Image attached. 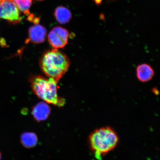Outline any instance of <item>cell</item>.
<instances>
[{
	"label": "cell",
	"instance_id": "cell-1",
	"mask_svg": "<svg viewBox=\"0 0 160 160\" xmlns=\"http://www.w3.org/2000/svg\"><path fill=\"white\" fill-rule=\"evenodd\" d=\"M119 138L112 128H100L92 132L89 136L90 149L98 159L107 155L118 144Z\"/></svg>",
	"mask_w": 160,
	"mask_h": 160
},
{
	"label": "cell",
	"instance_id": "cell-2",
	"mask_svg": "<svg viewBox=\"0 0 160 160\" xmlns=\"http://www.w3.org/2000/svg\"><path fill=\"white\" fill-rule=\"evenodd\" d=\"M70 64L67 56L56 48L46 52L39 62L40 67L43 73L58 82L67 72Z\"/></svg>",
	"mask_w": 160,
	"mask_h": 160
},
{
	"label": "cell",
	"instance_id": "cell-3",
	"mask_svg": "<svg viewBox=\"0 0 160 160\" xmlns=\"http://www.w3.org/2000/svg\"><path fill=\"white\" fill-rule=\"evenodd\" d=\"M31 87L35 94L46 103L58 107L65 105V99L59 97L57 93L58 82L40 75H36L30 80Z\"/></svg>",
	"mask_w": 160,
	"mask_h": 160
},
{
	"label": "cell",
	"instance_id": "cell-4",
	"mask_svg": "<svg viewBox=\"0 0 160 160\" xmlns=\"http://www.w3.org/2000/svg\"><path fill=\"white\" fill-rule=\"evenodd\" d=\"M0 18L7 20L13 24L20 23L22 19L19 10L10 0H0Z\"/></svg>",
	"mask_w": 160,
	"mask_h": 160
},
{
	"label": "cell",
	"instance_id": "cell-5",
	"mask_svg": "<svg viewBox=\"0 0 160 160\" xmlns=\"http://www.w3.org/2000/svg\"><path fill=\"white\" fill-rule=\"evenodd\" d=\"M69 32L60 27H55L49 32L48 41L54 48H63L68 41Z\"/></svg>",
	"mask_w": 160,
	"mask_h": 160
},
{
	"label": "cell",
	"instance_id": "cell-6",
	"mask_svg": "<svg viewBox=\"0 0 160 160\" xmlns=\"http://www.w3.org/2000/svg\"><path fill=\"white\" fill-rule=\"evenodd\" d=\"M29 39L35 44L41 43L44 42L47 35V29L41 25L36 24L30 27L28 31Z\"/></svg>",
	"mask_w": 160,
	"mask_h": 160
},
{
	"label": "cell",
	"instance_id": "cell-7",
	"mask_svg": "<svg viewBox=\"0 0 160 160\" xmlns=\"http://www.w3.org/2000/svg\"><path fill=\"white\" fill-rule=\"evenodd\" d=\"M51 108L44 102H41L36 105L32 109L33 117L38 122L45 121L49 117Z\"/></svg>",
	"mask_w": 160,
	"mask_h": 160
},
{
	"label": "cell",
	"instance_id": "cell-8",
	"mask_svg": "<svg viewBox=\"0 0 160 160\" xmlns=\"http://www.w3.org/2000/svg\"><path fill=\"white\" fill-rule=\"evenodd\" d=\"M154 72L151 66L143 63L138 66L136 74L138 79L142 82H146L151 80L154 75Z\"/></svg>",
	"mask_w": 160,
	"mask_h": 160
},
{
	"label": "cell",
	"instance_id": "cell-9",
	"mask_svg": "<svg viewBox=\"0 0 160 160\" xmlns=\"http://www.w3.org/2000/svg\"><path fill=\"white\" fill-rule=\"evenodd\" d=\"M54 15L57 21L61 24L68 23L72 18L71 11L62 6H59L56 9Z\"/></svg>",
	"mask_w": 160,
	"mask_h": 160
},
{
	"label": "cell",
	"instance_id": "cell-10",
	"mask_svg": "<svg viewBox=\"0 0 160 160\" xmlns=\"http://www.w3.org/2000/svg\"><path fill=\"white\" fill-rule=\"evenodd\" d=\"M21 142L24 147L28 149L32 148L37 144L38 137L34 133L26 132L21 135Z\"/></svg>",
	"mask_w": 160,
	"mask_h": 160
},
{
	"label": "cell",
	"instance_id": "cell-11",
	"mask_svg": "<svg viewBox=\"0 0 160 160\" xmlns=\"http://www.w3.org/2000/svg\"><path fill=\"white\" fill-rule=\"evenodd\" d=\"M93 1H95L96 3H97L98 5H99L101 3L102 0H93Z\"/></svg>",
	"mask_w": 160,
	"mask_h": 160
},
{
	"label": "cell",
	"instance_id": "cell-12",
	"mask_svg": "<svg viewBox=\"0 0 160 160\" xmlns=\"http://www.w3.org/2000/svg\"><path fill=\"white\" fill-rule=\"evenodd\" d=\"M1 158H2V155H1V152H0V160H1Z\"/></svg>",
	"mask_w": 160,
	"mask_h": 160
},
{
	"label": "cell",
	"instance_id": "cell-13",
	"mask_svg": "<svg viewBox=\"0 0 160 160\" xmlns=\"http://www.w3.org/2000/svg\"><path fill=\"white\" fill-rule=\"evenodd\" d=\"M36 1H44V0H36Z\"/></svg>",
	"mask_w": 160,
	"mask_h": 160
}]
</instances>
